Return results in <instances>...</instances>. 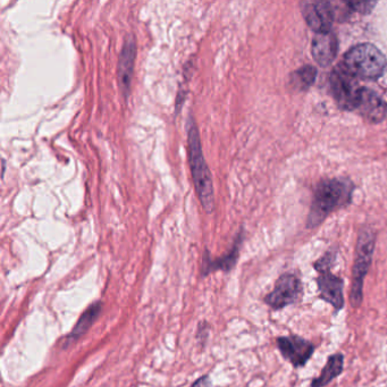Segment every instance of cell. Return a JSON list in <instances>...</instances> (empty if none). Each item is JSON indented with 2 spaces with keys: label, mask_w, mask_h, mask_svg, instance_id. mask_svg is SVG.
Returning a JSON list of instances; mask_svg holds the SVG:
<instances>
[{
  "label": "cell",
  "mask_w": 387,
  "mask_h": 387,
  "mask_svg": "<svg viewBox=\"0 0 387 387\" xmlns=\"http://www.w3.org/2000/svg\"><path fill=\"white\" fill-rule=\"evenodd\" d=\"M343 64L355 78L375 80L384 73L387 60L379 49L362 43L346 52Z\"/></svg>",
  "instance_id": "7a4b0ae2"
},
{
  "label": "cell",
  "mask_w": 387,
  "mask_h": 387,
  "mask_svg": "<svg viewBox=\"0 0 387 387\" xmlns=\"http://www.w3.org/2000/svg\"><path fill=\"white\" fill-rule=\"evenodd\" d=\"M362 118L369 123H379L386 116L387 107L382 98L373 90L362 88L357 108Z\"/></svg>",
  "instance_id": "8fae6325"
},
{
  "label": "cell",
  "mask_w": 387,
  "mask_h": 387,
  "mask_svg": "<svg viewBox=\"0 0 387 387\" xmlns=\"http://www.w3.org/2000/svg\"><path fill=\"white\" fill-rule=\"evenodd\" d=\"M339 43L333 33H317L313 40V57L320 66H329L334 62L338 55Z\"/></svg>",
  "instance_id": "4fadbf2b"
},
{
  "label": "cell",
  "mask_w": 387,
  "mask_h": 387,
  "mask_svg": "<svg viewBox=\"0 0 387 387\" xmlns=\"http://www.w3.org/2000/svg\"><path fill=\"white\" fill-rule=\"evenodd\" d=\"M316 282L318 285L320 298L324 301L332 305L336 311H339L344 307V293H343L344 282L341 277L331 273V270H324L319 273Z\"/></svg>",
  "instance_id": "30bf717a"
},
{
  "label": "cell",
  "mask_w": 387,
  "mask_h": 387,
  "mask_svg": "<svg viewBox=\"0 0 387 387\" xmlns=\"http://www.w3.org/2000/svg\"><path fill=\"white\" fill-rule=\"evenodd\" d=\"M191 387H210V378L209 376H202L193 383Z\"/></svg>",
  "instance_id": "d6986e66"
},
{
  "label": "cell",
  "mask_w": 387,
  "mask_h": 387,
  "mask_svg": "<svg viewBox=\"0 0 387 387\" xmlns=\"http://www.w3.org/2000/svg\"><path fill=\"white\" fill-rule=\"evenodd\" d=\"M186 133H188V146H189L190 168L192 174L195 191L206 212H212L215 208V197H214L212 173L206 163L200 133L195 118L191 114H189L186 121Z\"/></svg>",
  "instance_id": "6da1fadb"
},
{
  "label": "cell",
  "mask_w": 387,
  "mask_h": 387,
  "mask_svg": "<svg viewBox=\"0 0 387 387\" xmlns=\"http://www.w3.org/2000/svg\"><path fill=\"white\" fill-rule=\"evenodd\" d=\"M316 75H317V71L315 67L309 65L303 66L296 72L293 73L291 85L298 90H306L313 85L316 80Z\"/></svg>",
  "instance_id": "2e32d148"
},
{
  "label": "cell",
  "mask_w": 387,
  "mask_h": 387,
  "mask_svg": "<svg viewBox=\"0 0 387 387\" xmlns=\"http://www.w3.org/2000/svg\"><path fill=\"white\" fill-rule=\"evenodd\" d=\"M343 367H344V357L342 353L331 355L325 367L322 368L320 375L311 382V387H324L329 385L342 374Z\"/></svg>",
  "instance_id": "9a60e30c"
},
{
  "label": "cell",
  "mask_w": 387,
  "mask_h": 387,
  "mask_svg": "<svg viewBox=\"0 0 387 387\" xmlns=\"http://www.w3.org/2000/svg\"><path fill=\"white\" fill-rule=\"evenodd\" d=\"M135 58H137V40L131 34L125 40L118 57V87L121 89L125 99L130 96Z\"/></svg>",
  "instance_id": "ba28073f"
},
{
  "label": "cell",
  "mask_w": 387,
  "mask_h": 387,
  "mask_svg": "<svg viewBox=\"0 0 387 387\" xmlns=\"http://www.w3.org/2000/svg\"><path fill=\"white\" fill-rule=\"evenodd\" d=\"M302 294V283L299 277L294 274H283L276 280L274 290L267 294L265 302L273 309H283L299 302Z\"/></svg>",
  "instance_id": "8992f818"
},
{
  "label": "cell",
  "mask_w": 387,
  "mask_h": 387,
  "mask_svg": "<svg viewBox=\"0 0 387 387\" xmlns=\"http://www.w3.org/2000/svg\"><path fill=\"white\" fill-rule=\"evenodd\" d=\"M242 234H239L238 238L235 239L234 244L232 247L231 250L228 251V254H225L223 257L212 259L208 251H206L202 259L201 275L207 276L209 274L216 270H221V272H230L234 268L235 265L238 263L239 254H240V247H241Z\"/></svg>",
  "instance_id": "7c38bea8"
},
{
  "label": "cell",
  "mask_w": 387,
  "mask_h": 387,
  "mask_svg": "<svg viewBox=\"0 0 387 387\" xmlns=\"http://www.w3.org/2000/svg\"><path fill=\"white\" fill-rule=\"evenodd\" d=\"M335 259V251H329V252H326L319 261H316L315 264H313V267H315L316 270H317L318 273L324 272V270H331Z\"/></svg>",
  "instance_id": "e0dca14e"
},
{
  "label": "cell",
  "mask_w": 387,
  "mask_h": 387,
  "mask_svg": "<svg viewBox=\"0 0 387 387\" xmlns=\"http://www.w3.org/2000/svg\"><path fill=\"white\" fill-rule=\"evenodd\" d=\"M375 249L374 232L364 228L359 234L357 249H355V264L352 269L351 293L350 302L353 308L362 306L364 299V278L373 261Z\"/></svg>",
  "instance_id": "277c9868"
},
{
  "label": "cell",
  "mask_w": 387,
  "mask_h": 387,
  "mask_svg": "<svg viewBox=\"0 0 387 387\" xmlns=\"http://www.w3.org/2000/svg\"><path fill=\"white\" fill-rule=\"evenodd\" d=\"M331 88L340 107L345 111H355L358 104L362 87L344 64L336 66L331 74Z\"/></svg>",
  "instance_id": "5b68a950"
},
{
  "label": "cell",
  "mask_w": 387,
  "mask_h": 387,
  "mask_svg": "<svg viewBox=\"0 0 387 387\" xmlns=\"http://www.w3.org/2000/svg\"><path fill=\"white\" fill-rule=\"evenodd\" d=\"M348 3L349 8L359 12V13L367 14L373 10V7L376 5V3H369V1H362V3Z\"/></svg>",
  "instance_id": "ac0fdd59"
},
{
  "label": "cell",
  "mask_w": 387,
  "mask_h": 387,
  "mask_svg": "<svg viewBox=\"0 0 387 387\" xmlns=\"http://www.w3.org/2000/svg\"><path fill=\"white\" fill-rule=\"evenodd\" d=\"M276 342L280 355L294 368L303 367L315 351L311 342L298 335L280 336Z\"/></svg>",
  "instance_id": "52a82bcc"
},
{
  "label": "cell",
  "mask_w": 387,
  "mask_h": 387,
  "mask_svg": "<svg viewBox=\"0 0 387 387\" xmlns=\"http://www.w3.org/2000/svg\"><path fill=\"white\" fill-rule=\"evenodd\" d=\"M101 309H102V303L98 301V302L92 303L91 306L89 307L88 309L82 313L78 322L73 327L72 332L66 336L65 341H64L65 346L73 344L74 342L78 341L81 336L85 335V333L88 332L89 329L93 325V322L97 320L98 317L100 315Z\"/></svg>",
  "instance_id": "5bb4252c"
},
{
  "label": "cell",
  "mask_w": 387,
  "mask_h": 387,
  "mask_svg": "<svg viewBox=\"0 0 387 387\" xmlns=\"http://www.w3.org/2000/svg\"><path fill=\"white\" fill-rule=\"evenodd\" d=\"M349 188L340 179H329L319 183L313 195V206L308 219V228H316L329 212L349 198Z\"/></svg>",
  "instance_id": "3957f363"
},
{
  "label": "cell",
  "mask_w": 387,
  "mask_h": 387,
  "mask_svg": "<svg viewBox=\"0 0 387 387\" xmlns=\"http://www.w3.org/2000/svg\"><path fill=\"white\" fill-rule=\"evenodd\" d=\"M303 16L308 25L317 33L331 32L335 10L329 1H311L302 5Z\"/></svg>",
  "instance_id": "9c48e42d"
}]
</instances>
